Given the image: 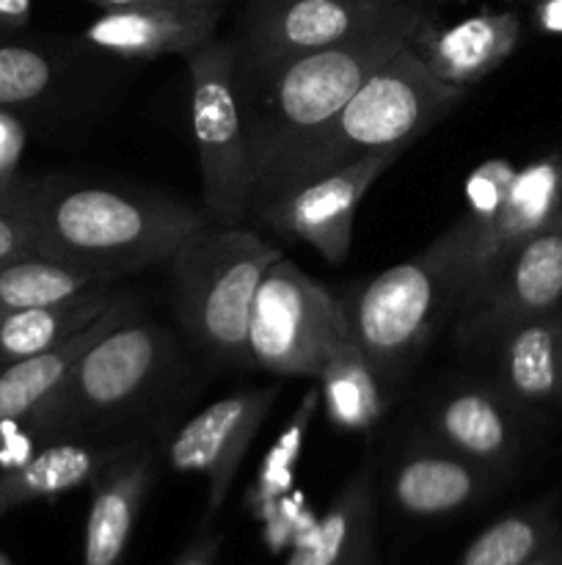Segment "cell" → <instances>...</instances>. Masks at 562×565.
<instances>
[{"mask_svg":"<svg viewBox=\"0 0 562 565\" xmlns=\"http://www.w3.org/2000/svg\"><path fill=\"white\" fill-rule=\"evenodd\" d=\"M160 447L136 439L91 480L83 565H121L143 500L158 478Z\"/></svg>","mask_w":562,"mask_h":565,"instance_id":"17","label":"cell"},{"mask_svg":"<svg viewBox=\"0 0 562 565\" xmlns=\"http://www.w3.org/2000/svg\"><path fill=\"white\" fill-rule=\"evenodd\" d=\"M125 287L114 281L66 301L0 315V364L53 351L102 318L116 301L125 298Z\"/></svg>","mask_w":562,"mask_h":565,"instance_id":"22","label":"cell"},{"mask_svg":"<svg viewBox=\"0 0 562 565\" xmlns=\"http://www.w3.org/2000/svg\"><path fill=\"white\" fill-rule=\"evenodd\" d=\"M127 441H53L20 467L0 472V516L36 500H50L91 480L127 450Z\"/></svg>","mask_w":562,"mask_h":565,"instance_id":"20","label":"cell"},{"mask_svg":"<svg viewBox=\"0 0 562 565\" xmlns=\"http://www.w3.org/2000/svg\"><path fill=\"white\" fill-rule=\"evenodd\" d=\"M466 92L439 81L406 44L320 130L303 138L257 182L251 210L367 154L411 149L463 103Z\"/></svg>","mask_w":562,"mask_h":565,"instance_id":"4","label":"cell"},{"mask_svg":"<svg viewBox=\"0 0 562 565\" xmlns=\"http://www.w3.org/2000/svg\"><path fill=\"white\" fill-rule=\"evenodd\" d=\"M36 252L31 210H28L25 188L17 177L11 185L0 188V263L31 257Z\"/></svg>","mask_w":562,"mask_h":565,"instance_id":"30","label":"cell"},{"mask_svg":"<svg viewBox=\"0 0 562 565\" xmlns=\"http://www.w3.org/2000/svg\"><path fill=\"white\" fill-rule=\"evenodd\" d=\"M320 412V392L314 390L303 392V397L298 401L295 412L290 414L287 425L281 428L279 439L270 445V450L264 452L262 463L257 469V480H253V489L248 494L253 511L270 516L279 500H284L287 491L295 483V469L298 461L303 456V447H306L309 428L314 423V414Z\"/></svg>","mask_w":562,"mask_h":565,"instance_id":"28","label":"cell"},{"mask_svg":"<svg viewBox=\"0 0 562 565\" xmlns=\"http://www.w3.org/2000/svg\"><path fill=\"white\" fill-rule=\"evenodd\" d=\"M417 28H386L314 53L275 61L237 58L242 127L253 188L298 147L325 125Z\"/></svg>","mask_w":562,"mask_h":565,"instance_id":"3","label":"cell"},{"mask_svg":"<svg viewBox=\"0 0 562 565\" xmlns=\"http://www.w3.org/2000/svg\"><path fill=\"white\" fill-rule=\"evenodd\" d=\"M562 213V149L518 166L505 204L485 230L472 232V257L463 301L521 243L549 230ZM461 301V303H463Z\"/></svg>","mask_w":562,"mask_h":565,"instance_id":"16","label":"cell"},{"mask_svg":"<svg viewBox=\"0 0 562 565\" xmlns=\"http://www.w3.org/2000/svg\"><path fill=\"white\" fill-rule=\"evenodd\" d=\"M99 11L130 9V6H160V3H220V0H86Z\"/></svg>","mask_w":562,"mask_h":565,"instance_id":"35","label":"cell"},{"mask_svg":"<svg viewBox=\"0 0 562 565\" xmlns=\"http://www.w3.org/2000/svg\"><path fill=\"white\" fill-rule=\"evenodd\" d=\"M22 149H25V127L11 116V110L0 108V188L17 180Z\"/></svg>","mask_w":562,"mask_h":565,"instance_id":"31","label":"cell"},{"mask_svg":"<svg viewBox=\"0 0 562 565\" xmlns=\"http://www.w3.org/2000/svg\"><path fill=\"white\" fill-rule=\"evenodd\" d=\"M488 469L455 456L439 441L408 445L391 461L386 497L411 519H439L483 502L499 486Z\"/></svg>","mask_w":562,"mask_h":565,"instance_id":"15","label":"cell"},{"mask_svg":"<svg viewBox=\"0 0 562 565\" xmlns=\"http://www.w3.org/2000/svg\"><path fill=\"white\" fill-rule=\"evenodd\" d=\"M185 66L204 213L218 226H240L251 218L253 171L237 92L235 39L213 36L185 55Z\"/></svg>","mask_w":562,"mask_h":565,"instance_id":"7","label":"cell"},{"mask_svg":"<svg viewBox=\"0 0 562 565\" xmlns=\"http://www.w3.org/2000/svg\"><path fill=\"white\" fill-rule=\"evenodd\" d=\"M485 353L494 359V384L512 406H562V309L512 326Z\"/></svg>","mask_w":562,"mask_h":565,"instance_id":"19","label":"cell"},{"mask_svg":"<svg viewBox=\"0 0 562 565\" xmlns=\"http://www.w3.org/2000/svg\"><path fill=\"white\" fill-rule=\"evenodd\" d=\"M102 285H114V279L55 263L42 254L9 259V263H0V315L66 301Z\"/></svg>","mask_w":562,"mask_h":565,"instance_id":"25","label":"cell"},{"mask_svg":"<svg viewBox=\"0 0 562 565\" xmlns=\"http://www.w3.org/2000/svg\"><path fill=\"white\" fill-rule=\"evenodd\" d=\"M279 390H242L209 403L174 430L160 456L174 472L207 478V519L229 497L237 469L251 450Z\"/></svg>","mask_w":562,"mask_h":565,"instance_id":"12","label":"cell"},{"mask_svg":"<svg viewBox=\"0 0 562 565\" xmlns=\"http://www.w3.org/2000/svg\"><path fill=\"white\" fill-rule=\"evenodd\" d=\"M521 42V17L516 11H479L455 25H433L422 17L408 44L439 81L472 88L499 70Z\"/></svg>","mask_w":562,"mask_h":565,"instance_id":"18","label":"cell"},{"mask_svg":"<svg viewBox=\"0 0 562 565\" xmlns=\"http://www.w3.org/2000/svg\"><path fill=\"white\" fill-rule=\"evenodd\" d=\"M182 375L185 362L171 331L138 307L99 334L58 390L20 425L28 439L44 445L147 439L143 428Z\"/></svg>","mask_w":562,"mask_h":565,"instance_id":"2","label":"cell"},{"mask_svg":"<svg viewBox=\"0 0 562 565\" xmlns=\"http://www.w3.org/2000/svg\"><path fill=\"white\" fill-rule=\"evenodd\" d=\"M560 533L551 502H538L496 519L468 544L457 565H527Z\"/></svg>","mask_w":562,"mask_h":565,"instance_id":"26","label":"cell"},{"mask_svg":"<svg viewBox=\"0 0 562 565\" xmlns=\"http://www.w3.org/2000/svg\"><path fill=\"white\" fill-rule=\"evenodd\" d=\"M220 3H160L108 9L86 25L80 44L116 61H154L193 53L215 36Z\"/></svg>","mask_w":562,"mask_h":565,"instance_id":"14","label":"cell"},{"mask_svg":"<svg viewBox=\"0 0 562 565\" xmlns=\"http://www.w3.org/2000/svg\"><path fill=\"white\" fill-rule=\"evenodd\" d=\"M527 565H562V533L543 546Z\"/></svg>","mask_w":562,"mask_h":565,"instance_id":"36","label":"cell"},{"mask_svg":"<svg viewBox=\"0 0 562 565\" xmlns=\"http://www.w3.org/2000/svg\"><path fill=\"white\" fill-rule=\"evenodd\" d=\"M350 340L342 298L290 259H275L253 298L251 367L284 379H314L331 353Z\"/></svg>","mask_w":562,"mask_h":565,"instance_id":"8","label":"cell"},{"mask_svg":"<svg viewBox=\"0 0 562 565\" xmlns=\"http://www.w3.org/2000/svg\"><path fill=\"white\" fill-rule=\"evenodd\" d=\"M33 17V0H0V31H22Z\"/></svg>","mask_w":562,"mask_h":565,"instance_id":"33","label":"cell"},{"mask_svg":"<svg viewBox=\"0 0 562 565\" xmlns=\"http://www.w3.org/2000/svg\"><path fill=\"white\" fill-rule=\"evenodd\" d=\"M433 441L505 478L521 452V408L494 381H468L441 392L428 406Z\"/></svg>","mask_w":562,"mask_h":565,"instance_id":"13","label":"cell"},{"mask_svg":"<svg viewBox=\"0 0 562 565\" xmlns=\"http://www.w3.org/2000/svg\"><path fill=\"white\" fill-rule=\"evenodd\" d=\"M22 188L36 252L114 281L165 265L185 237L209 224L191 204L108 182L42 177Z\"/></svg>","mask_w":562,"mask_h":565,"instance_id":"1","label":"cell"},{"mask_svg":"<svg viewBox=\"0 0 562 565\" xmlns=\"http://www.w3.org/2000/svg\"><path fill=\"white\" fill-rule=\"evenodd\" d=\"M375 469L364 463L331 502L317 527L301 541L287 565H350L372 546Z\"/></svg>","mask_w":562,"mask_h":565,"instance_id":"23","label":"cell"},{"mask_svg":"<svg viewBox=\"0 0 562 565\" xmlns=\"http://www.w3.org/2000/svg\"><path fill=\"white\" fill-rule=\"evenodd\" d=\"M472 226L457 218L430 246L358 287L345 303L350 337L378 379L395 384L441 320L457 312L468 281Z\"/></svg>","mask_w":562,"mask_h":565,"instance_id":"5","label":"cell"},{"mask_svg":"<svg viewBox=\"0 0 562 565\" xmlns=\"http://www.w3.org/2000/svg\"><path fill=\"white\" fill-rule=\"evenodd\" d=\"M215 555H218V539L202 535L174 565H215Z\"/></svg>","mask_w":562,"mask_h":565,"instance_id":"34","label":"cell"},{"mask_svg":"<svg viewBox=\"0 0 562 565\" xmlns=\"http://www.w3.org/2000/svg\"><path fill=\"white\" fill-rule=\"evenodd\" d=\"M406 149H383L367 154L339 171L287 191L270 202L257 204L251 218L270 232L312 246L325 263L342 265L353 246V224L361 199L397 163Z\"/></svg>","mask_w":562,"mask_h":565,"instance_id":"11","label":"cell"},{"mask_svg":"<svg viewBox=\"0 0 562 565\" xmlns=\"http://www.w3.org/2000/svg\"><path fill=\"white\" fill-rule=\"evenodd\" d=\"M0 565H9V563H6V561H3V557H0Z\"/></svg>","mask_w":562,"mask_h":565,"instance_id":"38","label":"cell"},{"mask_svg":"<svg viewBox=\"0 0 562 565\" xmlns=\"http://www.w3.org/2000/svg\"><path fill=\"white\" fill-rule=\"evenodd\" d=\"M419 22L422 14L406 0H251L235 39L237 58L275 61Z\"/></svg>","mask_w":562,"mask_h":565,"instance_id":"9","label":"cell"},{"mask_svg":"<svg viewBox=\"0 0 562 565\" xmlns=\"http://www.w3.org/2000/svg\"><path fill=\"white\" fill-rule=\"evenodd\" d=\"M314 381H317L320 408L336 428L364 434L383 419V381L353 340L331 353Z\"/></svg>","mask_w":562,"mask_h":565,"instance_id":"24","label":"cell"},{"mask_svg":"<svg viewBox=\"0 0 562 565\" xmlns=\"http://www.w3.org/2000/svg\"><path fill=\"white\" fill-rule=\"evenodd\" d=\"M369 557H372V550H369V552H364V555H358L356 561H353L350 565H369V563H372V561H369Z\"/></svg>","mask_w":562,"mask_h":565,"instance_id":"37","label":"cell"},{"mask_svg":"<svg viewBox=\"0 0 562 565\" xmlns=\"http://www.w3.org/2000/svg\"><path fill=\"white\" fill-rule=\"evenodd\" d=\"M532 11V22L540 33L562 36V0H523Z\"/></svg>","mask_w":562,"mask_h":565,"instance_id":"32","label":"cell"},{"mask_svg":"<svg viewBox=\"0 0 562 565\" xmlns=\"http://www.w3.org/2000/svg\"><path fill=\"white\" fill-rule=\"evenodd\" d=\"M279 257V246L257 232L213 221L185 237L169 257L176 320L209 364L251 367L248 323L253 298Z\"/></svg>","mask_w":562,"mask_h":565,"instance_id":"6","label":"cell"},{"mask_svg":"<svg viewBox=\"0 0 562 565\" xmlns=\"http://www.w3.org/2000/svg\"><path fill=\"white\" fill-rule=\"evenodd\" d=\"M518 166L510 163L507 158H490L485 163L474 166L472 174L466 177V213L463 218L468 221L472 232L485 230L496 213L505 204L507 193H510L512 180H516Z\"/></svg>","mask_w":562,"mask_h":565,"instance_id":"29","label":"cell"},{"mask_svg":"<svg viewBox=\"0 0 562 565\" xmlns=\"http://www.w3.org/2000/svg\"><path fill=\"white\" fill-rule=\"evenodd\" d=\"M562 309V218L507 254L457 307L455 340L488 351L496 337L523 320Z\"/></svg>","mask_w":562,"mask_h":565,"instance_id":"10","label":"cell"},{"mask_svg":"<svg viewBox=\"0 0 562 565\" xmlns=\"http://www.w3.org/2000/svg\"><path fill=\"white\" fill-rule=\"evenodd\" d=\"M560 218H562V213H560Z\"/></svg>","mask_w":562,"mask_h":565,"instance_id":"39","label":"cell"},{"mask_svg":"<svg viewBox=\"0 0 562 565\" xmlns=\"http://www.w3.org/2000/svg\"><path fill=\"white\" fill-rule=\"evenodd\" d=\"M138 307H141L138 298L127 290L125 298L116 301L102 318L94 320L88 329H83L80 334H75L72 340L61 342L53 351L39 353V356L31 359H20V362L0 364V428L25 423V419L31 417L55 390H58L61 381L69 375V370L75 367L77 359L83 356V351H86L99 334H105L110 326L119 323L121 318H127V315Z\"/></svg>","mask_w":562,"mask_h":565,"instance_id":"21","label":"cell"},{"mask_svg":"<svg viewBox=\"0 0 562 565\" xmlns=\"http://www.w3.org/2000/svg\"><path fill=\"white\" fill-rule=\"evenodd\" d=\"M66 88V58L36 44H0V108H36Z\"/></svg>","mask_w":562,"mask_h":565,"instance_id":"27","label":"cell"}]
</instances>
